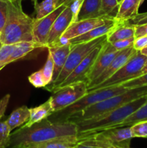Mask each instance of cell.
Here are the masks:
<instances>
[{"mask_svg": "<svg viewBox=\"0 0 147 148\" xmlns=\"http://www.w3.org/2000/svg\"><path fill=\"white\" fill-rule=\"evenodd\" d=\"M146 73H147V61L145 63V65H144V68H143L142 69V75H144V74H146Z\"/></svg>", "mask_w": 147, "mask_h": 148, "instance_id": "42", "label": "cell"}, {"mask_svg": "<svg viewBox=\"0 0 147 148\" xmlns=\"http://www.w3.org/2000/svg\"><path fill=\"white\" fill-rule=\"evenodd\" d=\"M104 43L97 46L95 49H93L86 56V58H84L83 61L71 72L70 75L66 78V79L57 88L63 86H66V85H70V84L74 83V82H79V81H85V82H87L88 75L90 73L91 69H92L97 58L99 56Z\"/></svg>", "mask_w": 147, "mask_h": 148, "instance_id": "11", "label": "cell"}, {"mask_svg": "<svg viewBox=\"0 0 147 148\" xmlns=\"http://www.w3.org/2000/svg\"><path fill=\"white\" fill-rule=\"evenodd\" d=\"M30 108L26 106H22L14 110L7 119L5 120L10 131L12 132L14 129L24 125L30 119Z\"/></svg>", "mask_w": 147, "mask_h": 148, "instance_id": "21", "label": "cell"}, {"mask_svg": "<svg viewBox=\"0 0 147 148\" xmlns=\"http://www.w3.org/2000/svg\"><path fill=\"white\" fill-rule=\"evenodd\" d=\"M14 47V44L1 45L0 48V71L7 66L6 62L10 55L12 52Z\"/></svg>", "mask_w": 147, "mask_h": 148, "instance_id": "32", "label": "cell"}, {"mask_svg": "<svg viewBox=\"0 0 147 148\" xmlns=\"http://www.w3.org/2000/svg\"><path fill=\"white\" fill-rule=\"evenodd\" d=\"M133 46L135 51H141L144 49L146 46H147V36L135 38Z\"/></svg>", "mask_w": 147, "mask_h": 148, "instance_id": "39", "label": "cell"}, {"mask_svg": "<svg viewBox=\"0 0 147 148\" xmlns=\"http://www.w3.org/2000/svg\"><path fill=\"white\" fill-rule=\"evenodd\" d=\"M118 2H119V3H120L121 1H122V0H118Z\"/></svg>", "mask_w": 147, "mask_h": 148, "instance_id": "47", "label": "cell"}, {"mask_svg": "<svg viewBox=\"0 0 147 148\" xmlns=\"http://www.w3.org/2000/svg\"><path fill=\"white\" fill-rule=\"evenodd\" d=\"M112 17H99L95 18L84 19V20H78L69 25L67 30L64 32L61 36L66 38L68 40L74 38L77 36L83 35L92 29L97 27L105 25L110 20H112Z\"/></svg>", "mask_w": 147, "mask_h": 148, "instance_id": "13", "label": "cell"}, {"mask_svg": "<svg viewBox=\"0 0 147 148\" xmlns=\"http://www.w3.org/2000/svg\"><path fill=\"white\" fill-rule=\"evenodd\" d=\"M120 3L118 0H101V17H112L116 15Z\"/></svg>", "mask_w": 147, "mask_h": 148, "instance_id": "28", "label": "cell"}, {"mask_svg": "<svg viewBox=\"0 0 147 148\" xmlns=\"http://www.w3.org/2000/svg\"><path fill=\"white\" fill-rule=\"evenodd\" d=\"M144 121H147V102L140 107L133 114L128 116L126 119L124 120L120 124L119 127H131L136 123Z\"/></svg>", "mask_w": 147, "mask_h": 148, "instance_id": "26", "label": "cell"}, {"mask_svg": "<svg viewBox=\"0 0 147 148\" xmlns=\"http://www.w3.org/2000/svg\"><path fill=\"white\" fill-rule=\"evenodd\" d=\"M73 148H102L98 146L90 137H85L78 139V142Z\"/></svg>", "mask_w": 147, "mask_h": 148, "instance_id": "34", "label": "cell"}, {"mask_svg": "<svg viewBox=\"0 0 147 148\" xmlns=\"http://www.w3.org/2000/svg\"><path fill=\"white\" fill-rule=\"evenodd\" d=\"M7 2L6 0H0V31H2L7 17Z\"/></svg>", "mask_w": 147, "mask_h": 148, "instance_id": "36", "label": "cell"}, {"mask_svg": "<svg viewBox=\"0 0 147 148\" xmlns=\"http://www.w3.org/2000/svg\"><path fill=\"white\" fill-rule=\"evenodd\" d=\"M71 47L72 45L69 43V44L64 45V46H57L48 48V51L51 53L53 60V64H54L53 79H52L50 83L53 82L57 79L59 74L63 69L68 56L71 51Z\"/></svg>", "mask_w": 147, "mask_h": 148, "instance_id": "17", "label": "cell"}, {"mask_svg": "<svg viewBox=\"0 0 147 148\" xmlns=\"http://www.w3.org/2000/svg\"><path fill=\"white\" fill-rule=\"evenodd\" d=\"M135 37V26L127 23H120L109 35L107 41L113 43L120 40Z\"/></svg>", "mask_w": 147, "mask_h": 148, "instance_id": "23", "label": "cell"}, {"mask_svg": "<svg viewBox=\"0 0 147 148\" xmlns=\"http://www.w3.org/2000/svg\"><path fill=\"white\" fill-rule=\"evenodd\" d=\"M147 102V95L124 104L122 106L95 118L77 121L78 137L119 127L120 124Z\"/></svg>", "mask_w": 147, "mask_h": 148, "instance_id": "3", "label": "cell"}, {"mask_svg": "<svg viewBox=\"0 0 147 148\" xmlns=\"http://www.w3.org/2000/svg\"><path fill=\"white\" fill-rule=\"evenodd\" d=\"M10 95L7 94L0 100V148H8L10 144V131L6 121H1L10 101Z\"/></svg>", "mask_w": 147, "mask_h": 148, "instance_id": "20", "label": "cell"}, {"mask_svg": "<svg viewBox=\"0 0 147 148\" xmlns=\"http://www.w3.org/2000/svg\"><path fill=\"white\" fill-rule=\"evenodd\" d=\"M147 61V56L141 53L140 51H136L135 53L129 59V60L118 69L113 75L99 84L88 90V92L95 90L106 88L108 87L117 86L126 81L136 78L142 75V69Z\"/></svg>", "mask_w": 147, "mask_h": 148, "instance_id": "7", "label": "cell"}, {"mask_svg": "<svg viewBox=\"0 0 147 148\" xmlns=\"http://www.w3.org/2000/svg\"><path fill=\"white\" fill-rule=\"evenodd\" d=\"M77 142L78 137H67L37 143L27 148H73Z\"/></svg>", "mask_w": 147, "mask_h": 148, "instance_id": "25", "label": "cell"}, {"mask_svg": "<svg viewBox=\"0 0 147 148\" xmlns=\"http://www.w3.org/2000/svg\"><path fill=\"white\" fill-rule=\"evenodd\" d=\"M31 1H32V2L33 3V4H34V7L37 4V3H38L37 2V0H31Z\"/></svg>", "mask_w": 147, "mask_h": 148, "instance_id": "44", "label": "cell"}, {"mask_svg": "<svg viewBox=\"0 0 147 148\" xmlns=\"http://www.w3.org/2000/svg\"><path fill=\"white\" fill-rule=\"evenodd\" d=\"M28 80L35 88H44V87L46 86V81H45L44 77H43L41 70L37 71V72L32 73L28 77Z\"/></svg>", "mask_w": 147, "mask_h": 148, "instance_id": "33", "label": "cell"}, {"mask_svg": "<svg viewBox=\"0 0 147 148\" xmlns=\"http://www.w3.org/2000/svg\"><path fill=\"white\" fill-rule=\"evenodd\" d=\"M141 52V53H143L144 55H145L146 56H147V46H146L144 49H143L142 50L140 51Z\"/></svg>", "mask_w": 147, "mask_h": 148, "instance_id": "43", "label": "cell"}, {"mask_svg": "<svg viewBox=\"0 0 147 148\" xmlns=\"http://www.w3.org/2000/svg\"><path fill=\"white\" fill-rule=\"evenodd\" d=\"M7 1H12V2H14V1H17V0H7Z\"/></svg>", "mask_w": 147, "mask_h": 148, "instance_id": "45", "label": "cell"}, {"mask_svg": "<svg viewBox=\"0 0 147 148\" xmlns=\"http://www.w3.org/2000/svg\"><path fill=\"white\" fill-rule=\"evenodd\" d=\"M84 0H74L69 6H70L71 10L72 15H73V18H72V23H75L77 21L78 15H79V11L81 10L82 4H83Z\"/></svg>", "mask_w": 147, "mask_h": 148, "instance_id": "37", "label": "cell"}, {"mask_svg": "<svg viewBox=\"0 0 147 148\" xmlns=\"http://www.w3.org/2000/svg\"><path fill=\"white\" fill-rule=\"evenodd\" d=\"M78 137L77 126L70 121H54L48 118L29 127H20L10 134L8 148H27L56 139Z\"/></svg>", "mask_w": 147, "mask_h": 148, "instance_id": "1", "label": "cell"}, {"mask_svg": "<svg viewBox=\"0 0 147 148\" xmlns=\"http://www.w3.org/2000/svg\"><path fill=\"white\" fill-rule=\"evenodd\" d=\"M73 1L74 0H59V1H58V7L62 5V4L69 6Z\"/></svg>", "mask_w": 147, "mask_h": 148, "instance_id": "41", "label": "cell"}, {"mask_svg": "<svg viewBox=\"0 0 147 148\" xmlns=\"http://www.w3.org/2000/svg\"><path fill=\"white\" fill-rule=\"evenodd\" d=\"M59 0H43L37 3L34 7L36 13V19H40L54 11L58 7Z\"/></svg>", "mask_w": 147, "mask_h": 148, "instance_id": "27", "label": "cell"}, {"mask_svg": "<svg viewBox=\"0 0 147 148\" xmlns=\"http://www.w3.org/2000/svg\"><path fill=\"white\" fill-rule=\"evenodd\" d=\"M127 90H128L127 88L121 85H117V86L108 87L106 88H101V89L88 92L87 94H86L83 98L79 99L72 105L57 112L53 113L50 116L49 119L54 121H67L69 117L74 115L75 114L79 112L82 110L104 101L107 98L122 93Z\"/></svg>", "mask_w": 147, "mask_h": 148, "instance_id": "5", "label": "cell"}, {"mask_svg": "<svg viewBox=\"0 0 147 148\" xmlns=\"http://www.w3.org/2000/svg\"><path fill=\"white\" fill-rule=\"evenodd\" d=\"M87 92V82L85 81H79L57 88L50 97L53 111L57 112L72 105Z\"/></svg>", "mask_w": 147, "mask_h": 148, "instance_id": "9", "label": "cell"}, {"mask_svg": "<svg viewBox=\"0 0 147 148\" xmlns=\"http://www.w3.org/2000/svg\"><path fill=\"white\" fill-rule=\"evenodd\" d=\"M133 137L147 138V121L138 122L131 126Z\"/></svg>", "mask_w": 147, "mask_h": 148, "instance_id": "31", "label": "cell"}, {"mask_svg": "<svg viewBox=\"0 0 147 148\" xmlns=\"http://www.w3.org/2000/svg\"><path fill=\"white\" fill-rule=\"evenodd\" d=\"M66 7V5L62 4L43 18H34L33 25V41L41 48H46L48 38L53 23Z\"/></svg>", "mask_w": 147, "mask_h": 148, "instance_id": "10", "label": "cell"}, {"mask_svg": "<svg viewBox=\"0 0 147 148\" xmlns=\"http://www.w3.org/2000/svg\"><path fill=\"white\" fill-rule=\"evenodd\" d=\"M54 113L51 105V101L49 98L48 101L39 106L30 108V119L28 121L21 126L23 127H29L35 123L40 122L46 119L49 118Z\"/></svg>", "mask_w": 147, "mask_h": 148, "instance_id": "19", "label": "cell"}, {"mask_svg": "<svg viewBox=\"0 0 147 148\" xmlns=\"http://www.w3.org/2000/svg\"><path fill=\"white\" fill-rule=\"evenodd\" d=\"M101 0H84L78 15V20L101 17Z\"/></svg>", "mask_w": 147, "mask_h": 148, "instance_id": "24", "label": "cell"}, {"mask_svg": "<svg viewBox=\"0 0 147 148\" xmlns=\"http://www.w3.org/2000/svg\"><path fill=\"white\" fill-rule=\"evenodd\" d=\"M1 45H2V44H1V43H0V48H1Z\"/></svg>", "mask_w": 147, "mask_h": 148, "instance_id": "48", "label": "cell"}, {"mask_svg": "<svg viewBox=\"0 0 147 148\" xmlns=\"http://www.w3.org/2000/svg\"><path fill=\"white\" fill-rule=\"evenodd\" d=\"M7 17L1 36L2 45H12L20 42H34L33 25L34 18L24 12L22 0L7 1Z\"/></svg>", "mask_w": 147, "mask_h": 148, "instance_id": "2", "label": "cell"}, {"mask_svg": "<svg viewBox=\"0 0 147 148\" xmlns=\"http://www.w3.org/2000/svg\"><path fill=\"white\" fill-rule=\"evenodd\" d=\"M121 86L127 88V89H131V88H138V87L147 86V73L144 74L141 76L138 77L136 78L131 79V80L126 81L122 83H121Z\"/></svg>", "mask_w": 147, "mask_h": 148, "instance_id": "30", "label": "cell"}, {"mask_svg": "<svg viewBox=\"0 0 147 148\" xmlns=\"http://www.w3.org/2000/svg\"><path fill=\"white\" fill-rule=\"evenodd\" d=\"M90 137L98 146L102 148H129L133 137L131 127H115L99 132L87 134L83 137Z\"/></svg>", "mask_w": 147, "mask_h": 148, "instance_id": "8", "label": "cell"}, {"mask_svg": "<svg viewBox=\"0 0 147 148\" xmlns=\"http://www.w3.org/2000/svg\"><path fill=\"white\" fill-rule=\"evenodd\" d=\"M72 18H73V15H72L70 6H66V8L58 16L53 23L51 30L49 33L46 48L55 46L61 36L64 33L69 25L71 24Z\"/></svg>", "mask_w": 147, "mask_h": 148, "instance_id": "15", "label": "cell"}, {"mask_svg": "<svg viewBox=\"0 0 147 148\" xmlns=\"http://www.w3.org/2000/svg\"><path fill=\"white\" fill-rule=\"evenodd\" d=\"M37 48L41 47L35 42H20V43H16L14 44L12 52L7 59L6 64L8 65L12 62L22 59L29 53Z\"/></svg>", "mask_w": 147, "mask_h": 148, "instance_id": "22", "label": "cell"}, {"mask_svg": "<svg viewBox=\"0 0 147 148\" xmlns=\"http://www.w3.org/2000/svg\"><path fill=\"white\" fill-rule=\"evenodd\" d=\"M53 69H54V64H53V58H52L51 53L48 51L46 64H45L44 66L40 69L45 81H46V85H48L51 82L52 79H53Z\"/></svg>", "mask_w": 147, "mask_h": 148, "instance_id": "29", "label": "cell"}, {"mask_svg": "<svg viewBox=\"0 0 147 148\" xmlns=\"http://www.w3.org/2000/svg\"><path fill=\"white\" fill-rule=\"evenodd\" d=\"M144 0H122L114 19L119 23H126L138 13V9Z\"/></svg>", "mask_w": 147, "mask_h": 148, "instance_id": "18", "label": "cell"}, {"mask_svg": "<svg viewBox=\"0 0 147 148\" xmlns=\"http://www.w3.org/2000/svg\"><path fill=\"white\" fill-rule=\"evenodd\" d=\"M120 23L115 20V19H112V20H110L108 23H105V25L95 27V28L91 30L90 31L77 36L74 38L70 39L69 43L71 45H75L79 44V43H86V42H89L90 40H94V39L101 37V36L109 35Z\"/></svg>", "mask_w": 147, "mask_h": 148, "instance_id": "16", "label": "cell"}, {"mask_svg": "<svg viewBox=\"0 0 147 148\" xmlns=\"http://www.w3.org/2000/svg\"><path fill=\"white\" fill-rule=\"evenodd\" d=\"M107 39L108 35H105L89 42L72 45L71 49L68 56L64 66L59 74V77L54 82L44 87L45 89L51 92L56 90L93 49L107 41Z\"/></svg>", "mask_w": 147, "mask_h": 148, "instance_id": "6", "label": "cell"}, {"mask_svg": "<svg viewBox=\"0 0 147 148\" xmlns=\"http://www.w3.org/2000/svg\"><path fill=\"white\" fill-rule=\"evenodd\" d=\"M126 23L134 26L146 24L147 23V12L138 13L135 17H133Z\"/></svg>", "mask_w": 147, "mask_h": 148, "instance_id": "38", "label": "cell"}, {"mask_svg": "<svg viewBox=\"0 0 147 148\" xmlns=\"http://www.w3.org/2000/svg\"><path fill=\"white\" fill-rule=\"evenodd\" d=\"M134 39H135V37L131 38L128 39H124V40H118V41L110 43L112 45V47H113L116 51H122L123 50V49H127V48L133 46Z\"/></svg>", "mask_w": 147, "mask_h": 148, "instance_id": "35", "label": "cell"}, {"mask_svg": "<svg viewBox=\"0 0 147 148\" xmlns=\"http://www.w3.org/2000/svg\"><path fill=\"white\" fill-rule=\"evenodd\" d=\"M147 95V86L138 87V88L128 89L125 92L118 94L115 96L100 101V102L90 106L74 115L71 116L67 119V121L72 122L84 121L99 116L107 114L110 111L115 110L124 104L137 99L138 98Z\"/></svg>", "mask_w": 147, "mask_h": 148, "instance_id": "4", "label": "cell"}, {"mask_svg": "<svg viewBox=\"0 0 147 148\" xmlns=\"http://www.w3.org/2000/svg\"><path fill=\"white\" fill-rule=\"evenodd\" d=\"M136 52V51L134 49L133 46H131L127 49H123L120 51L118 53L115 59L112 60V62L110 64L109 66L96 78L94 79L92 82H89L87 85V90L93 88V87L97 86L99 84L102 83V82L108 79V78L110 77L112 75H113L117 71L120 69L128 60Z\"/></svg>", "mask_w": 147, "mask_h": 148, "instance_id": "12", "label": "cell"}, {"mask_svg": "<svg viewBox=\"0 0 147 148\" xmlns=\"http://www.w3.org/2000/svg\"><path fill=\"white\" fill-rule=\"evenodd\" d=\"M143 36H147V23L135 25V38Z\"/></svg>", "mask_w": 147, "mask_h": 148, "instance_id": "40", "label": "cell"}, {"mask_svg": "<svg viewBox=\"0 0 147 148\" xmlns=\"http://www.w3.org/2000/svg\"><path fill=\"white\" fill-rule=\"evenodd\" d=\"M1 32L0 31V43H1Z\"/></svg>", "mask_w": 147, "mask_h": 148, "instance_id": "46", "label": "cell"}, {"mask_svg": "<svg viewBox=\"0 0 147 148\" xmlns=\"http://www.w3.org/2000/svg\"><path fill=\"white\" fill-rule=\"evenodd\" d=\"M129 148H130V147H129Z\"/></svg>", "mask_w": 147, "mask_h": 148, "instance_id": "49", "label": "cell"}, {"mask_svg": "<svg viewBox=\"0 0 147 148\" xmlns=\"http://www.w3.org/2000/svg\"><path fill=\"white\" fill-rule=\"evenodd\" d=\"M120 51H116L112 45L108 41L105 42L103 44L99 53V56L97 58L90 73L88 75L87 85L89 82H92L95 79H96L107 67L110 65V64L112 62L115 56Z\"/></svg>", "mask_w": 147, "mask_h": 148, "instance_id": "14", "label": "cell"}]
</instances>
